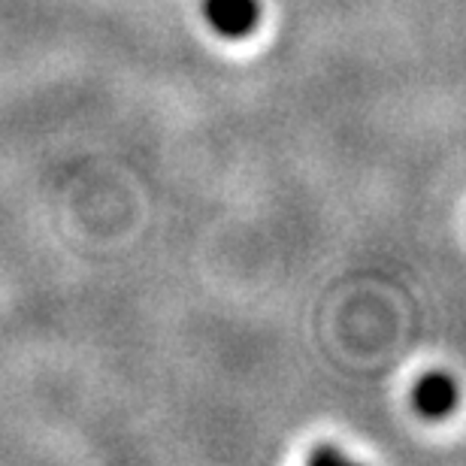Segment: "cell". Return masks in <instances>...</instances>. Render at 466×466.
Segmentation results:
<instances>
[{
    "label": "cell",
    "mask_w": 466,
    "mask_h": 466,
    "mask_svg": "<svg viewBox=\"0 0 466 466\" xmlns=\"http://www.w3.org/2000/svg\"><path fill=\"white\" fill-rule=\"evenodd\" d=\"M207 22L216 27V34L239 40L255 31L260 18V4L258 0H207L203 4Z\"/></svg>",
    "instance_id": "cell-1"
},
{
    "label": "cell",
    "mask_w": 466,
    "mask_h": 466,
    "mask_svg": "<svg viewBox=\"0 0 466 466\" xmlns=\"http://www.w3.org/2000/svg\"><path fill=\"white\" fill-rule=\"evenodd\" d=\"M412 403L424 418H445L458 403V385L445 372H427L412 390Z\"/></svg>",
    "instance_id": "cell-2"
},
{
    "label": "cell",
    "mask_w": 466,
    "mask_h": 466,
    "mask_svg": "<svg viewBox=\"0 0 466 466\" xmlns=\"http://www.w3.org/2000/svg\"><path fill=\"white\" fill-rule=\"evenodd\" d=\"M312 463L315 461H346V454L342 451H337V449H319V451H312V458H309Z\"/></svg>",
    "instance_id": "cell-3"
}]
</instances>
